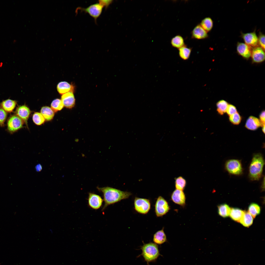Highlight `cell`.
<instances>
[{
  "label": "cell",
  "instance_id": "cell-1",
  "mask_svg": "<svg viewBox=\"0 0 265 265\" xmlns=\"http://www.w3.org/2000/svg\"><path fill=\"white\" fill-rule=\"evenodd\" d=\"M97 188L99 192L102 193L103 195L104 205L102 208V211H104L110 205L128 198L132 195L130 192L123 191L109 187H97Z\"/></svg>",
  "mask_w": 265,
  "mask_h": 265
},
{
  "label": "cell",
  "instance_id": "cell-2",
  "mask_svg": "<svg viewBox=\"0 0 265 265\" xmlns=\"http://www.w3.org/2000/svg\"><path fill=\"white\" fill-rule=\"evenodd\" d=\"M265 160L261 154H253L249 168L248 176L252 181H258L262 176Z\"/></svg>",
  "mask_w": 265,
  "mask_h": 265
},
{
  "label": "cell",
  "instance_id": "cell-3",
  "mask_svg": "<svg viewBox=\"0 0 265 265\" xmlns=\"http://www.w3.org/2000/svg\"><path fill=\"white\" fill-rule=\"evenodd\" d=\"M142 255L148 263L156 259L159 255L158 247L155 243L144 244L142 247Z\"/></svg>",
  "mask_w": 265,
  "mask_h": 265
},
{
  "label": "cell",
  "instance_id": "cell-4",
  "mask_svg": "<svg viewBox=\"0 0 265 265\" xmlns=\"http://www.w3.org/2000/svg\"><path fill=\"white\" fill-rule=\"evenodd\" d=\"M225 168L226 171L232 175H239L243 173V169L241 161L238 159L228 160L225 163Z\"/></svg>",
  "mask_w": 265,
  "mask_h": 265
},
{
  "label": "cell",
  "instance_id": "cell-5",
  "mask_svg": "<svg viewBox=\"0 0 265 265\" xmlns=\"http://www.w3.org/2000/svg\"><path fill=\"white\" fill-rule=\"evenodd\" d=\"M134 206L137 212L142 214H146L151 208L150 200L147 199L135 197L134 200Z\"/></svg>",
  "mask_w": 265,
  "mask_h": 265
},
{
  "label": "cell",
  "instance_id": "cell-6",
  "mask_svg": "<svg viewBox=\"0 0 265 265\" xmlns=\"http://www.w3.org/2000/svg\"><path fill=\"white\" fill-rule=\"evenodd\" d=\"M24 122L15 114L11 116L7 122V128L8 132L13 133L23 127Z\"/></svg>",
  "mask_w": 265,
  "mask_h": 265
},
{
  "label": "cell",
  "instance_id": "cell-7",
  "mask_svg": "<svg viewBox=\"0 0 265 265\" xmlns=\"http://www.w3.org/2000/svg\"><path fill=\"white\" fill-rule=\"evenodd\" d=\"M103 7L101 4L97 3L92 4L86 8L79 7L76 10V12L79 10L88 13L96 22L97 18L101 14Z\"/></svg>",
  "mask_w": 265,
  "mask_h": 265
},
{
  "label": "cell",
  "instance_id": "cell-8",
  "mask_svg": "<svg viewBox=\"0 0 265 265\" xmlns=\"http://www.w3.org/2000/svg\"><path fill=\"white\" fill-rule=\"evenodd\" d=\"M155 212L157 217H161L166 214L170 208L167 201L162 197L158 198L155 205Z\"/></svg>",
  "mask_w": 265,
  "mask_h": 265
},
{
  "label": "cell",
  "instance_id": "cell-9",
  "mask_svg": "<svg viewBox=\"0 0 265 265\" xmlns=\"http://www.w3.org/2000/svg\"><path fill=\"white\" fill-rule=\"evenodd\" d=\"M88 200L89 206L95 210L100 209L102 206L103 201L100 196L92 193H89Z\"/></svg>",
  "mask_w": 265,
  "mask_h": 265
},
{
  "label": "cell",
  "instance_id": "cell-10",
  "mask_svg": "<svg viewBox=\"0 0 265 265\" xmlns=\"http://www.w3.org/2000/svg\"><path fill=\"white\" fill-rule=\"evenodd\" d=\"M15 114L20 118L28 127L27 120L31 113L29 108L25 105L18 106L15 112Z\"/></svg>",
  "mask_w": 265,
  "mask_h": 265
},
{
  "label": "cell",
  "instance_id": "cell-11",
  "mask_svg": "<svg viewBox=\"0 0 265 265\" xmlns=\"http://www.w3.org/2000/svg\"><path fill=\"white\" fill-rule=\"evenodd\" d=\"M171 199L173 202L180 205L184 206L185 204L186 196L183 190L175 189L172 194Z\"/></svg>",
  "mask_w": 265,
  "mask_h": 265
},
{
  "label": "cell",
  "instance_id": "cell-12",
  "mask_svg": "<svg viewBox=\"0 0 265 265\" xmlns=\"http://www.w3.org/2000/svg\"><path fill=\"white\" fill-rule=\"evenodd\" d=\"M251 55L253 62L255 63H260L265 60V53L263 49L259 47L254 48L251 52Z\"/></svg>",
  "mask_w": 265,
  "mask_h": 265
},
{
  "label": "cell",
  "instance_id": "cell-13",
  "mask_svg": "<svg viewBox=\"0 0 265 265\" xmlns=\"http://www.w3.org/2000/svg\"><path fill=\"white\" fill-rule=\"evenodd\" d=\"M72 92H69L62 94L61 100L64 106L69 108L74 106L75 103V99Z\"/></svg>",
  "mask_w": 265,
  "mask_h": 265
},
{
  "label": "cell",
  "instance_id": "cell-14",
  "mask_svg": "<svg viewBox=\"0 0 265 265\" xmlns=\"http://www.w3.org/2000/svg\"><path fill=\"white\" fill-rule=\"evenodd\" d=\"M263 126L259 119L254 116H251L247 119L245 126L248 130L254 131Z\"/></svg>",
  "mask_w": 265,
  "mask_h": 265
},
{
  "label": "cell",
  "instance_id": "cell-15",
  "mask_svg": "<svg viewBox=\"0 0 265 265\" xmlns=\"http://www.w3.org/2000/svg\"><path fill=\"white\" fill-rule=\"evenodd\" d=\"M192 38L197 39H203L207 38L208 35L207 32L200 24L196 25L191 32Z\"/></svg>",
  "mask_w": 265,
  "mask_h": 265
},
{
  "label": "cell",
  "instance_id": "cell-16",
  "mask_svg": "<svg viewBox=\"0 0 265 265\" xmlns=\"http://www.w3.org/2000/svg\"><path fill=\"white\" fill-rule=\"evenodd\" d=\"M242 37L245 44L250 46H256L258 43V38L255 32L243 34Z\"/></svg>",
  "mask_w": 265,
  "mask_h": 265
},
{
  "label": "cell",
  "instance_id": "cell-17",
  "mask_svg": "<svg viewBox=\"0 0 265 265\" xmlns=\"http://www.w3.org/2000/svg\"><path fill=\"white\" fill-rule=\"evenodd\" d=\"M237 50L238 53L242 57L246 59L249 58L251 55V49L250 46L245 43L238 42Z\"/></svg>",
  "mask_w": 265,
  "mask_h": 265
},
{
  "label": "cell",
  "instance_id": "cell-18",
  "mask_svg": "<svg viewBox=\"0 0 265 265\" xmlns=\"http://www.w3.org/2000/svg\"><path fill=\"white\" fill-rule=\"evenodd\" d=\"M17 104V101L15 100L8 99L3 101L0 104V107L6 112H12Z\"/></svg>",
  "mask_w": 265,
  "mask_h": 265
},
{
  "label": "cell",
  "instance_id": "cell-19",
  "mask_svg": "<svg viewBox=\"0 0 265 265\" xmlns=\"http://www.w3.org/2000/svg\"><path fill=\"white\" fill-rule=\"evenodd\" d=\"M74 87L67 82L62 81L59 82L57 86V89L58 93L60 94H63L74 91Z\"/></svg>",
  "mask_w": 265,
  "mask_h": 265
},
{
  "label": "cell",
  "instance_id": "cell-20",
  "mask_svg": "<svg viewBox=\"0 0 265 265\" xmlns=\"http://www.w3.org/2000/svg\"><path fill=\"white\" fill-rule=\"evenodd\" d=\"M166 240V236L163 228L157 231L154 235L153 241L155 243L161 244L165 242Z\"/></svg>",
  "mask_w": 265,
  "mask_h": 265
},
{
  "label": "cell",
  "instance_id": "cell-21",
  "mask_svg": "<svg viewBox=\"0 0 265 265\" xmlns=\"http://www.w3.org/2000/svg\"><path fill=\"white\" fill-rule=\"evenodd\" d=\"M245 211L237 208H232L231 209L230 216L233 220L239 222L244 213Z\"/></svg>",
  "mask_w": 265,
  "mask_h": 265
},
{
  "label": "cell",
  "instance_id": "cell-22",
  "mask_svg": "<svg viewBox=\"0 0 265 265\" xmlns=\"http://www.w3.org/2000/svg\"><path fill=\"white\" fill-rule=\"evenodd\" d=\"M40 111L45 120L47 121L51 120L54 117V112L49 106H45L42 107L41 108Z\"/></svg>",
  "mask_w": 265,
  "mask_h": 265
},
{
  "label": "cell",
  "instance_id": "cell-23",
  "mask_svg": "<svg viewBox=\"0 0 265 265\" xmlns=\"http://www.w3.org/2000/svg\"><path fill=\"white\" fill-rule=\"evenodd\" d=\"M218 213L220 216L223 218H226L229 215L231 209L227 204H223L220 205L218 206Z\"/></svg>",
  "mask_w": 265,
  "mask_h": 265
},
{
  "label": "cell",
  "instance_id": "cell-24",
  "mask_svg": "<svg viewBox=\"0 0 265 265\" xmlns=\"http://www.w3.org/2000/svg\"><path fill=\"white\" fill-rule=\"evenodd\" d=\"M248 212L245 211L244 214L240 220L239 222L243 226L249 227L252 224L253 218Z\"/></svg>",
  "mask_w": 265,
  "mask_h": 265
},
{
  "label": "cell",
  "instance_id": "cell-25",
  "mask_svg": "<svg viewBox=\"0 0 265 265\" xmlns=\"http://www.w3.org/2000/svg\"><path fill=\"white\" fill-rule=\"evenodd\" d=\"M179 55L181 58L184 60L188 59L190 57L192 49L188 47L186 45L178 49Z\"/></svg>",
  "mask_w": 265,
  "mask_h": 265
},
{
  "label": "cell",
  "instance_id": "cell-26",
  "mask_svg": "<svg viewBox=\"0 0 265 265\" xmlns=\"http://www.w3.org/2000/svg\"><path fill=\"white\" fill-rule=\"evenodd\" d=\"M171 44L172 47L178 49L185 45L183 38L179 35L175 36L172 39Z\"/></svg>",
  "mask_w": 265,
  "mask_h": 265
},
{
  "label": "cell",
  "instance_id": "cell-27",
  "mask_svg": "<svg viewBox=\"0 0 265 265\" xmlns=\"http://www.w3.org/2000/svg\"><path fill=\"white\" fill-rule=\"evenodd\" d=\"M200 25L207 32L211 31L213 25V21L210 17H206L201 21Z\"/></svg>",
  "mask_w": 265,
  "mask_h": 265
},
{
  "label": "cell",
  "instance_id": "cell-28",
  "mask_svg": "<svg viewBox=\"0 0 265 265\" xmlns=\"http://www.w3.org/2000/svg\"><path fill=\"white\" fill-rule=\"evenodd\" d=\"M228 105V103L224 100L219 101L216 104L217 111L219 114L222 115L226 112Z\"/></svg>",
  "mask_w": 265,
  "mask_h": 265
},
{
  "label": "cell",
  "instance_id": "cell-29",
  "mask_svg": "<svg viewBox=\"0 0 265 265\" xmlns=\"http://www.w3.org/2000/svg\"><path fill=\"white\" fill-rule=\"evenodd\" d=\"M260 206L255 203H251L249 205L248 208V212L254 218L260 213Z\"/></svg>",
  "mask_w": 265,
  "mask_h": 265
},
{
  "label": "cell",
  "instance_id": "cell-30",
  "mask_svg": "<svg viewBox=\"0 0 265 265\" xmlns=\"http://www.w3.org/2000/svg\"><path fill=\"white\" fill-rule=\"evenodd\" d=\"M175 186L176 189L183 190L186 185V181L183 177L180 176L175 179Z\"/></svg>",
  "mask_w": 265,
  "mask_h": 265
},
{
  "label": "cell",
  "instance_id": "cell-31",
  "mask_svg": "<svg viewBox=\"0 0 265 265\" xmlns=\"http://www.w3.org/2000/svg\"><path fill=\"white\" fill-rule=\"evenodd\" d=\"M64 106V105L61 100L58 99L54 100L51 104V108L54 112L61 110Z\"/></svg>",
  "mask_w": 265,
  "mask_h": 265
},
{
  "label": "cell",
  "instance_id": "cell-32",
  "mask_svg": "<svg viewBox=\"0 0 265 265\" xmlns=\"http://www.w3.org/2000/svg\"><path fill=\"white\" fill-rule=\"evenodd\" d=\"M32 119L34 123L38 125H40L45 122V119L40 113L35 112L33 115Z\"/></svg>",
  "mask_w": 265,
  "mask_h": 265
},
{
  "label": "cell",
  "instance_id": "cell-33",
  "mask_svg": "<svg viewBox=\"0 0 265 265\" xmlns=\"http://www.w3.org/2000/svg\"><path fill=\"white\" fill-rule=\"evenodd\" d=\"M241 116L237 112L229 116L230 121L234 125L239 124L241 122Z\"/></svg>",
  "mask_w": 265,
  "mask_h": 265
},
{
  "label": "cell",
  "instance_id": "cell-34",
  "mask_svg": "<svg viewBox=\"0 0 265 265\" xmlns=\"http://www.w3.org/2000/svg\"><path fill=\"white\" fill-rule=\"evenodd\" d=\"M7 115V112L0 107V126L3 127L4 126Z\"/></svg>",
  "mask_w": 265,
  "mask_h": 265
},
{
  "label": "cell",
  "instance_id": "cell-35",
  "mask_svg": "<svg viewBox=\"0 0 265 265\" xmlns=\"http://www.w3.org/2000/svg\"><path fill=\"white\" fill-rule=\"evenodd\" d=\"M237 112V108L235 106L231 104H228L226 112L229 116Z\"/></svg>",
  "mask_w": 265,
  "mask_h": 265
},
{
  "label": "cell",
  "instance_id": "cell-36",
  "mask_svg": "<svg viewBox=\"0 0 265 265\" xmlns=\"http://www.w3.org/2000/svg\"><path fill=\"white\" fill-rule=\"evenodd\" d=\"M258 41L259 44L261 48L265 50V35L260 33L258 38Z\"/></svg>",
  "mask_w": 265,
  "mask_h": 265
},
{
  "label": "cell",
  "instance_id": "cell-37",
  "mask_svg": "<svg viewBox=\"0 0 265 265\" xmlns=\"http://www.w3.org/2000/svg\"><path fill=\"white\" fill-rule=\"evenodd\" d=\"M112 0H99V3L103 7L107 8L112 2Z\"/></svg>",
  "mask_w": 265,
  "mask_h": 265
},
{
  "label": "cell",
  "instance_id": "cell-38",
  "mask_svg": "<svg viewBox=\"0 0 265 265\" xmlns=\"http://www.w3.org/2000/svg\"><path fill=\"white\" fill-rule=\"evenodd\" d=\"M259 117L261 123L263 125H265V111H262L259 115Z\"/></svg>",
  "mask_w": 265,
  "mask_h": 265
},
{
  "label": "cell",
  "instance_id": "cell-39",
  "mask_svg": "<svg viewBox=\"0 0 265 265\" xmlns=\"http://www.w3.org/2000/svg\"><path fill=\"white\" fill-rule=\"evenodd\" d=\"M35 169L36 171L37 172L40 171L42 169L41 165L40 164H37L35 167Z\"/></svg>",
  "mask_w": 265,
  "mask_h": 265
},
{
  "label": "cell",
  "instance_id": "cell-40",
  "mask_svg": "<svg viewBox=\"0 0 265 265\" xmlns=\"http://www.w3.org/2000/svg\"><path fill=\"white\" fill-rule=\"evenodd\" d=\"M262 182V184L261 186V188L263 190H264L265 189V177H264L263 180Z\"/></svg>",
  "mask_w": 265,
  "mask_h": 265
},
{
  "label": "cell",
  "instance_id": "cell-41",
  "mask_svg": "<svg viewBox=\"0 0 265 265\" xmlns=\"http://www.w3.org/2000/svg\"><path fill=\"white\" fill-rule=\"evenodd\" d=\"M262 131L264 133H265V125L262 126Z\"/></svg>",
  "mask_w": 265,
  "mask_h": 265
}]
</instances>
